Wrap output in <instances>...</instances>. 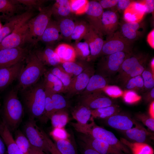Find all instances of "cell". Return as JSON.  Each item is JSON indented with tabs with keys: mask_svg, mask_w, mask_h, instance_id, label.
I'll return each mask as SVG.
<instances>
[{
	"mask_svg": "<svg viewBox=\"0 0 154 154\" xmlns=\"http://www.w3.org/2000/svg\"><path fill=\"white\" fill-rule=\"evenodd\" d=\"M27 64L23 67L18 78L17 89L23 91L37 83L46 70L44 66L34 52L27 55Z\"/></svg>",
	"mask_w": 154,
	"mask_h": 154,
	"instance_id": "cell-1",
	"label": "cell"
},
{
	"mask_svg": "<svg viewBox=\"0 0 154 154\" xmlns=\"http://www.w3.org/2000/svg\"><path fill=\"white\" fill-rule=\"evenodd\" d=\"M90 123L85 125L72 123L71 125L78 132L89 135L93 137L106 142L125 154H130L129 149L117 138L111 131L97 125L93 118L91 117Z\"/></svg>",
	"mask_w": 154,
	"mask_h": 154,
	"instance_id": "cell-2",
	"label": "cell"
},
{
	"mask_svg": "<svg viewBox=\"0 0 154 154\" xmlns=\"http://www.w3.org/2000/svg\"><path fill=\"white\" fill-rule=\"evenodd\" d=\"M24 103L30 119L40 118L44 110L46 94L43 81L23 91Z\"/></svg>",
	"mask_w": 154,
	"mask_h": 154,
	"instance_id": "cell-3",
	"label": "cell"
},
{
	"mask_svg": "<svg viewBox=\"0 0 154 154\" xmlns=\"http://www.w3.org/2000/svg\"><path fill=\"white\" fill-rule=\"evenodd\" d=\"M17 89H12L5 99L3 109V121L10 131L16 130L22 121L23 109L17 94Z\"/></svg>",
	"mask_w": 154,
	"mask_h": 154,
	"instance_id": "cell-4",
	"label": "cell"
},
{
	"mask_svg": "<svg viewBox=\"0 0 154 154\" xmlns=\"http://www.w3.org/2000/svg\"><path fill=\"white\" fill-rule=\"evenodd\" d=\"M148 56L131 52L125 59L118 72V78L124 84L130 78L141 75L146 68Z\"/></svg>",
	"mask_w": 154,
	"mask_h": 154,
	"instance_id": "cell-5",
	"label": "cell"
},
{
	"mask_svg": "<svg viewBox=\"0 0 154 154\" xmlns=\"http://www.w3.org/2000/svg\"><path fill=\"white\" fill-rule=\"evenodd\" d=\"M52 15V6L42 8L38 14L28 21L25 43L36 44L51 19Z\"/></svg>",
	"mask_w": 154,
	"mask_h": 154,
	"instance_id": "cell-6",
	"label": "cell"
},
{
	"mask_svg": "<svg viewBox=\"0 0 154 154\" xmlns=\"http://www.w3.org/2000/svg\"><path fill=\"white\" fill-rule=\"evenodd\" d=\"M29 9L27 14L17 24L12 32L5 38L0 43V50L21 47L25 43L28 21L34 15L32 10Z\"/></svg>",
	"mask_w": 154,
	"mask_h": 154,
	"instance_id": "cell-7",
	"label": "cell"
},
{
	"mask_svg": "<svg viewBox=\"0 0 154 154\" xmlns=\"http://www.w3.org/2000/svg\"><path fill=\"white\" fill-rule=\"evenodd\" d=\"M130 53L120 52L102 56L97 64L96 74L106 78L114 75L118 72L123 61Z\"/></svg>",
	"mask_w": 154,
	"mask_h": 154,
	"instance_id": "cell-8",
	"label": "cell"
},
{
	"mask_svg": "<svg viewBox=\"0 0 154 154\" xmlns=\"http://www.w3.org/2000/svg\"><path fill=\"white\" fill-rule=\"evenodd\" d=\"M132 43L124 38L119 31H116L107 37L99 57L120 52L130 53L132 52Z\"/></svg>",
	"mask_w": 154,
	"mask_h": 154,
	"instance_id": "cell-9",
	"label": "cell"
},
{
	"mask_svg": "<svg viewBox=\"0 0 154 154\" xmlns=\"http://www.w3.org/2000/svg\"><path fill=\"white\" fill-rule=\"evenodd\" d=\"M24 128L25 135L31 145L40 149L46 154H50L47 145L35 119L29 118L25 124Z\"/></svg>",
	"mask_w": 154,
	"mask_h": 154,
	"instance_id": "cell-10",
	"label": "cell"
},
{
	"mask_svg": "<svg viewBox=\"0 0 154 154\" xmlns=\"http://www.w3.org/2000/svg\"><path fill=\"white\" fill-rule=\"evenodd\" d=\"M29 54L26 48L18 47L0 50V68L22 62Z\"/></svg>",
	"mask_w": 154,
	"mask_h": 154,
	"instance_id": "cell-11",
	"label": "cell"
},
{
	"mask_svg": "<svg viewBox=\"0 0 154 154\" xmlns=\"http://www.w3.org/2000/svg\"><path fill=\"white\" fill-rule=\"evenodd\" d=\"M95 72L94 67L91 65L80 74L72 78L66 92L68 97L80 94L86 88L90 78Z\"/></svg>",
	"mask_w": 154,
	"mask_h": 154,
	"instance_id": "cell-12",
	"label": "cell"
},
{
	"mask_svg": "<svg viewBox=\"0 0 154 154\" xmlns=\"http://www.w3.org/2000/svg\"><path fill=\"white\" fill-rule=\"evenodd\" d=\"M104 11L98 1H89L85 12L86 18L91 27L98 34L102 36L101 20Z\"/></svg>",
	"mask_w": 154,
	"mask_h": 154,
	"instance_id": "cell-13",
	"label": "cell"
},
{
	"mask_svg": "<svg viewBox=\"0 0 154 154\" xmlns=\"http://www.w3.org/2000/svg\"><path fill=\"white\" fill-rule=\"evenodd\" d=\"M80 104L93 110L113 105L114 102L109 97L105 95L102 91L81 96Z\"/></svg>",
	"mask_w": 154,
	"mask_h": 154,
	"instance_id": "cell-14",
	"label": "cell"
},
{
	"mask_svg": "<svg viewBox=\"0 0 154 154\" xmlns=\"http://www.w3.org/2000/svg\"><path fill=\"white\" fill-rule=\"evenodd\" d=\"M83 39L88 44L90 54L87 61H94L99 57L104 41L102 36L97 33L90 26L89 30Z\"/></svg>",
	"mask_w": 154,
	"mask_h": 154,
	"instance_id": "cell-15",
	"label": "cell"
},
{
	"mask_svg": "<svg viewBox=\"0 0 154 154\" xmlns=\"http://www.w3.org/2000/svg\"><path fill=\"white\" fill-rule=\"evenodd\" d=\"M81 134L79 137L82 142L101 154H125L106 142L89 135Z\"/></svg>",
	"mask_w": 154,
	"mask_h": 154,
	"instance_id": "cell-16",
	"label": "cell"
},
{
	"mask_svg": "<svg viewBox=\"0 0 154 154\" xmlns=\"http://www.w3.org/2000/svg\"><path fill=\"white\" fill-rule=\"evenodd\" d=\"M23 66L22 62L11 66L0 68V92L18 77Z\"/></svg>",
	"mask_w": 154,
	"mask_h": 154,
	"instance_id": "cell-17",
	"label": "cell"
},
{
	"mask_svg": "<svg viewBox=\"0 0 154 154\" xmlns=\"http://www.w3.org/2000/svg\"><path fill=\"white\" fill-rule=\"evenodd\" d=\"M118 17L113 10L104 11L101 20V31L102 35L109 36L116 32L119 25Z\"/></svg>",
	"mask_w": 154,
	"mask_h": 154,
	"instance_id": "cell-18",
	"label": "cell"
},
{
	"mask_svg": "<svg viewBox=\"0 0 154 154\" xmlns=\"http://www.w3.org/2000/svg\"><path fill=\"white\" fill-rule=\"evenodd\" d=\"M143 24L139 22H125L121 26L120 33L126 39L132 43L141 36L144 33Z\"/></svg>",
	"mask_w": 154,
	"mask_h": 154,
	"instance_id": "cell-19",
	"label": "cell"
},
{
	"mask_svg": "<svg viewBox=\"0 0 154 154\" xmlns=\"http://www.w3.org/2000/svg\"><path fill=\"white\" fill-rule=\"evenodd\" d=\"M0 135L8 154H24L16 143L11 131L3 121L0 122Z\"/></svg>",
	"mask_w": 154,
	"mask_h": 154,
	"instance_id": "cell-20",
	"label": "cell"
},
{
	"mask_svg": "<svg viewBox=\"0 0 154 154\" xmlns=\"http://www.w3.org/2000/svg\"><path fill=\"white\" fill-rule=\"evenodd\" d=\"M62 39L57 22L51 19L40 39L47 45L53 46L56 42Z\"/></svg>",
	"mask_w": 154,
	"mask_h": 154,
	"instance_id": "cell-21",
	"label": "cell"
},
{
	"mask_svg": "<svg viewBox=\"0 0 154 154\" xmlns=\"http://www.w3.org/2000/svg\"><path fill=\"white\" fill-rule=\"evenodd\" d=\"M145 8L139 1H134L123 11V18L127 22H141L145 13Z\"/></svg>",
	"mask_w": 154,
	"mask_h": 154,
	"instance_id": "cell-22",
	"label": "cell"
},
{
	"mask_svg": "<svg viewBox=\"0 0 154 154\" xmlns=\"http://www.w3.org/2000/svg\"><path fill=\"white\" fill-rule=\"evenodd\" d=\"M106 123L110 127L115 129L125 131L132 128L134 120L129 116L119 113L106 119Z\"/></svg>",
	"mask_w": 154,
	"mask_h": 154,
	"instance_id": "cell-23",
	"label": "cell"
},
{
	"mask_svg": "<svg viewBox=\"0 0 154 154\" xmlns=\"http://www.w3.org/2000/svg\"><path fill=\"white\" fill-rule=\"evenodd\" d=\"M54 49L53 46L46 45L43 49L37 50L35 53L44 66L53 67L61 64Z\"/></svg>",
	"mask_w": 154,
	"mask_h": 154,
	"instance_id": "cell-24",
	"label": "cell"
},
{
	"mask_svg": "<svg viewBox=\"0 0 154 154\" xmlns=\"http://www.w3.org/2000/svg\"><path fill=\"white\" fill-rule=\"evenodd\" d=\"M43 83L46 92L50 93L64 92L63 85L60 80L49 70L44 75Z\"/></svg>",
	"mask_w": 154,
	"mask_h": 154,
	"instance_id": "cell-25",
	"label": "cell"
},
{
	"mask_svg": "<svg viewBox=\"0 0 154 154\" xmlns=\"http://www.w3.org/2000/svg\"><path fill=\"white\" fill-rule=\"evenodd\" d=\"M107 84L106 78L99 74H94L90 78L86 88L80 94L81 96L103 91Z\"/></svg>",
	"mask_w": 154,
	"mask_h": 154,
	"instance_id": "cell-26",
	"label": "cell"
},
{
	"mask_svg": "<svg viewBox=\"0 0 154 154\" xmlns=\"http://www.w3.org/2000/svg\"><path fill=\"white\" fill-rule=\"evenodd\" d=\"M135 127L123 131L126 136L129 139L138 143H145L151 133L148 131L143 126L134 120Z\"/></svg>",
	"mask_w": 154,
	"mask_h": 154,
	"instance_id": "cell-27",
	"label": "cell"
},
{
	"mask_svg": "<svg viewBox=\"0 0 154 154\" xmlns=\"http://www.w3.org/2000/svg\"><path fill=\"white\" fill-rule=\"evenodd\" d=\"M54 50L61 64L76 61V52L72 45L65 43H61L57 46Z\"/></svg>",
	"mask_w": 154,
	"mask_h": 154,
	"instance_id": "cell-28",
	"label": "cell"
},
{
	"mask_svg": "<svg viewBox=\"0 0 154 154\" xmlns=\"http://www.w3.org/2000/svg\"><path fill=\"white\" fill-rule=\"evenodd\" d=\"M52 15L57 20L71 17L72 13L69 0H57L52 6Z\"/></svg>",
	"mask_w": 154,
	"mask_h": 154,
	"instance_id": "cell-29",
	"label": "cell"
},
{
	"mask_svg": "<svg viewBox=\"0 0 154 154\" xmlns=\"http://www.w3.org/2000/svg\"><path fill=\"white\" fill-rule=\"evenodd\" d=\"M56 21L62 39L70 42L76 21L71 17L61 19L57 20Z\"/></svg>",
	"mask_w": 154,
	"mask_h": 154,
	"instance_id": "cell-30",
	"label": "cell"
},
{
	"mask_svg": "<svg viewBox=\"0 0 154 154\" xmlns=\"http://www.w3.org/2000/svg\"><path fill=\"white\" fill-rule=\"evenodd\" d=\"M64 70L73 78L80 74L91 64L86 60H78L61 64Z\"/></svg>",
	"mask_w": 154,
	"mask_h": 154,
	"instance_id": "cell-31",
	"label": "cell"
},
{
	"mask_svg": "<svg viewBox=\"0 0 154 154\" xmlns=\"http://www.w3.org/2000/svg\"><path fill=\"white\" fill-rule=\"evenodd\" d=\"M29 11L28 9L21 14L14 15L8 19V21L0 29V43L12 32L17 24L27 14Z\"/></svg>",
	"mask_w": 154,
	"mask_h": 154,
	"instance_id": "cell-32",
	"label": "cell"
},
{
	"mask_svg": "<svg viewBox=\"0 0 154 154\" xmlns=\"http://www.w3.org/2000/svg\"><path fill=\"white\" fill-rule=\"evenodd\" d=\"M119 140L131 151L133 154H154L153 148L146 143L131 142L123 138H120Z\"/></svg>",
	"mask_w": 154,
	"mask_h": 154,
	"instance_id": "cell-33",
	"label": "cell"
},
{
	"mask_svg": "<svg viewBox=\"0 0 154 154\" xmlns=\"http://www.w3.org/2000/svg\"><path fill=\"white\" fill-rule=\"evenodd\" d=\"M72 114L77 123L85 125L88 123V121L91 118V110L80 104L73 111Z\"/></svg>",
	"mask_w": 154,
	"mask_h": 154,
	"instance_id": "cell-34",
	"label": "cell"
},
{
	"mask_svg": "<svg viewBox=\"0 0 154 154\" xmlns=\"http://www.w3.org/2000/svg\"><path fill=\"white\" fill-rule=\"evenodd\" d=\"M120 110L119 106L115 104L96 109L91 110V117L93 118L106 119L119 113Z\"/></svg>",
	"mask_w": 154,
	"mask_h": 154,
	"instance_id": "cell-35",
	"label": "cell"
},
{
	"mask_svg": "<svg viewBox=\"0 0 154 154\" xmlns=\"http://www.w3.org/2000/svg\"><path fill=\"white\" fill-rule=\"evenodd\" d=\"M49 70L61 82L64 87V93H66L70 84L72 77L60 64L53 66Z\"/></svg>",
	"mask_w": 154,
	"mask_h": 154,
	"instance_id": "cell-36",
	"label": "cell"
},
{
	"mask_svg": "<svg viewBox=\"0 0 154 154\" xmlns=\"http://www.w3.org/2000/svg\"><path fill=\"white\" fill-rule=\"evenodd\" d=\"M90 26L84 20L76 21L75 27L71 37V39L75 42H80L89 31Z\"/></svg>",
	"mask_w": 154,
	"mask_h": 154,
	"instance_id": "cell-37",
	"label": "cell"
},
{
	"mask_svg": "<svg viewBox=\"0 0 154 154\" xmlns=\"http://www.w3.org/2000/svg\"><path fill=\"white\" fill-rule=\"evenodd\" d=\"M50 119L53 129L64 128L68 121V114L66 109L59 110L55 112Z\"/></svg>",
	"mask_w": 154,
	"mask_h": 154,
	"instance_id": "cell-38",
	"label": "cell"
},
{
	"mask_svg": "<svg viewBox=\"0 0 154 154\" xmlns=\"http://www.w3.org/2000/svg\"><path fill=\"white\" fill-rule=\"evenodd\" d=\"M20 5L17 0H0V13L11 17L19 9Z\"/></svg>",
	"mask_w": 154,
	"mask_h": 154,
	"instance_id": "cell-39",
	"label": "cell"
},
{
	"mask_svg": "<svg viewBox=\"0 0 154 154\" xmlns=\"http://www.w3.org/2000/svg\"><path fill=\"white\" fill-rule=\"evenodd\" d=\"M53 138L56 148L62 154H77L75 146L68 139Z\"/></svg>",
	"mask_w": 154,
	"mask_h": 154,
	"instance_id": "cell-40",
	"label": "cell"
},
{
	"mask_svg": "<svg viewBox=\"0 0 154 154\" xmlns=\"http://www.w3.org/2000/svg\"><path fill=\"white\" fill-rule=\"evenodd\" d=\"M76 52V58L79 60L87 61L90 54L88 44L85 41L75 42L72 45Z\"/></svg>",
	"mask_w": 154,
	"mask_h": 154,
	"instance_id": "cell-41",
	"label": "cell"
},
{
	"mask_svg": "<svg viewBox=\"0 0 154 154\" xmlns=\"http://www.w3.org/2000/svg\"><path fill=\"white\" fill-rule=\"evenodd\" d=\"M15 140L18 147L24 154H30V143L28 139L20 130H16Z\"/></svg>",
	"mask_w": 154,
	"mask_h": 154,
	"instance_id": "cell-42",
	"label": "cell"
},
{
	"mask_svg": "<svg viewBox=\"0 0 154 154\" xmlns=\"http://www.w3.org/2000/svg\"><path fill=\"white\" fill-rule=\"evenodd\" d=\"M89 1L87 0H69L72 13L77 15L85 14Z\"/></svg>",
	"mask_w": 154,
	"mask_h": 154,
	"instance_id": "cell-43",
	"label": "cell"
},
{
	"mask_svg": "<svg viewBox=\"0 0 154 154\" xmlns=\"http://www.w3.org/2000/svg\"><path fill=\"white\" fill-rule=\"evenodd\" d=\"M46 97L44 113L40 118V121L46 123L50 119L52 115L54 113V107L50 94L45 92Z\"/></svg>",
	"mask_w": 154,
	"mask_h": 154,
	"instance_id": "cell-44",
	"label": "cell"
},
{
	"mask_svg": "<svg viewBox=\"0 0 154 154\" xmlns=\"http://www.w3.org/2000/svg\"><path fill=\"white\" fill-rule=\"evenodd\" d=\"M49 93L52 101L54 112L59 110L66 109L68 107V103L62 95L60 93Z\"/></svg>",
	"mask_w": 154,
	"mask_h": 154,
	"instance_id": "cell-45",
	"label": "cell"
},
{
	"mask_svg": "<svg viewBox=\"0 0 154 154\" xmlns=\"http://www.w3.org/2000/svg\"><path fill=\"white\" fill-rule=\"evenodd\" d=\"M143 78L144 87L147 90H150L154 88V79L152 71L149 69L146 68L141 74Z\"/></svg>",
	"mask_w": 154,
	"mask_h": 154,
	"instance_id": "cell-46",
	"label": "cell"
},
{
	"mask_svg": "<svg viewBox=\"0 0 154 154\" xmlns=\"http://www.w3.org/2000/svg\"><path fill=\"white\" fill-rule=\"evenodd\" d=\"M39 129L44 140L47 145L50 154H62L44 131L39 127Z\"/></svg>",
	"mask_w": 154,
	"mask_h": 154,
	"instance_id": "cell-47",
	"label": "cell"
},
{
	"mask_svg": "<svg viewBox=\"0 0 154 154\" xmlns=\"http://www.w3.org/2000/svg\"><path fill=\"white\" fill-rule=\"evenodd\" d=\"M135 117L137 120L141 122L150 130L154 131V119L144 114H137Z\"/></svg>",
	"mask_w": 154,
	"mask_h": 154,
	"instance_id": "cell-48",
	"label": "cell"
},
{
	"mask_svg": "<svg viewBox=\"0 0 154 154\" xmlns=\"http://www.w3.org/2000/svg\"><path fill=\"white\" fill-rule=\"evenodd\" d=\"M17 1L20 4H22L26 6L28 8V9H32L35 8L41 9V6L47 1L44 0H17Z\"/></svg>",
	"mask_w": 154,
	"mask_h": 154,
	"instance_id": "cell-49",
	"label": "cell"
},
{
	"mask_svg": "<svg viewBox=\"0 0 154 154\" xmlns=\"http://www.w3.org/2000/svg\"><path fill=\"white\" fill-rule=\"evenodd\" d=\"M107 95L113 98L118 97L123 94L121 89L116 86H107L103 90Z\"/></svg>",
	"mask_w": 154,
	"mask_h": 154,
	"instance_id": "cell-50",
	"label": "cell"
},
{
	"mask_svg": "<svg viewBox=\"0 0 154 154\" xmlns=\"http://www.w3.org/2000/svg\"><path fill=\"white\" fill-rule=\"evenodd\" d=\"M129 91L125 93L123 99L127 104H132L136 102L140 99V97L134 91L132 90Z\"/></svg>",
	"mask_w": 154,
	"mask_h": 154,
	"instance_id": "cell-51",
	"label": "cell"
},
{
	"mask_svg": "<svg viewBox=\"0 0 154 154\" xmlns=\"http://www.w3.org/2000/svg\"><path fill=\"white\" fill-rule=\"evenodd\" d=\"M50 134L52 138L68 139V134L64 128H54Z\"/></svg>",
	"mask_w": 154,
	"mask_h": 154,
	"instance_id": "cell-52",
	"label": "cell"
},
{
	"mask_svg": "<svg viewBox=\"0 0 154 154\" xmlns=\"http://www.w3.org/2000/svg\"><path fill=\"white\" fill-rule=\"evenodd\" d=\"M139 1L145 7V14L151 13L153 12L154 0H144L140 1Z\"/></svg>",
	"mask_w": 154,
	"mask_h": 154,
	"instance_id": "cell-53",
	"label": "cell"
},
{
	"mask_svg": "<svg viewBox=\"0 0 154 154\" xmlns=\"http://www.w3.org/2000/svg\"><path fill=\"white\" fill-rule=\"evenodd\" d=\"M129 0H117L116 7L118 10L124 11L133 2Z\"/></svg>",
	"mask_w": 154,
	"mask_h": 154,
	"instance_id": "cell-54",
	"label": "cell"
},
{
	"mask_svg": "<svg viewBox=\"0 0 154 154\" xmlns=\"http://www.w3.org/2000/svg\"><path fill=\"white\" fill-rule=\"evenodd\" d=\"M117 0H101L98 2L103 9L116 7Z\"/></svg>",
	"mask_w": 154,
	"mask_h": 154,
	"instance_id": "cell-55",
	"label": "cell"
},
{
	"mask_svg": "<svg viewBox=\"0 0 154 154\" xmlns=\"http://www.w3.org/2000/svg\"><path fill=\"white\" fill-rule=\"evenodd\" d=\"M81 147L82 154H101L82 142Z\"/></svg>",
	"mask_w": 154,
	"mask_h": 154,
	"instance_id": "cell-56",
	"label": "cell"
},
{
	"mask_svg": "<svg viewBox=\"0 0 154 154\" xmlns=\"http://www.w3.org/2000/svg\"><path fill=\"white\" fill-rule=\"evenodd\" d=\"M125 85L126 88L128 90H131L136 88L135 77L129 79Z\"/></svg>",
	"mask_w": 154,
	"mask_h": 154,
	"instance_id": "cell-57",
	"label": "cell"
},
{
	"mask_svg": "<svg viewBox=\"0 0 154 154\" xmlns=\"http://www.w3.org/2000/svg\"><path fill=\"white\" fill-rule=\"evenodd\" d=\"M147 41L149 45L153 49L154 48V29H153L148 34L147 37Z\"/></svg>",
	"mask_w": 154,
	"mask_h": 154,
	"instance_id": "cell-58",
	"label": "cell"
},
{
	"mask_svg": "<svg viewBox=\"0 0 154 154\" xmlns=\"http://www.w3.org/2000/svg\"><path fill=\"white\" fill-rule=\"evenodd\" d=\"M136 84V88H142L144 87V83L141 75L134 77Z\"/></svg>",
	"mask_w": 154,
	"mask_h": 154,
	"instance_id": "cell-59",
	"label": "cell"
},
{
	"mask_svg": "<svg viewBox=\"0 0 154 154\" xmlns=\"http://www.w3.org/2000/svg\"><path fill=\"white\" fill-rule=\"evenodd\" d=\"M29 152L30 154H46L41 150L32 146L31 144Z\"/></svg>",
	"mask_w": 154,
	"mask_h": 154,
	"instance_id": "cell-60",
	"label": "cell"
},
{
	"mask_svg": "<svg viewBox=\"0 0 154 154\" xmlns=\"http://www.w3.org/2000/svg\"><path fill=\"white\" fill-rule=\"evenodd\" d=\"M145 100L147 102L153 101L154 98V88H153L149 91L147 96L145 97Z\"/></svg>",
	"mask_w": 154,
	"mask_h": 154,
	"instance_id": "cell-61",
	"label": "cell"
},
{
	"mask_svg": "<svg viewBox=\"0 0 154 154\" xmlns=\"http://www.w3.org/2000/svg\"><path fill=\"white\" fill-rule=\"evenodd\" d=\"M6 150L4 143L0 137V154H7V152Z\"/></svg>",
	"mask_w": 154,
	"mask_h": 154,
	"instance_id": "cell-62",
	"label": "cell"
},
{
	"mask_svg": "<svg viewBox=\"0 0 154 154\" xmlns=\"http://www.w3.org/2000/svg\"><path fill=\"white\" fill-rule=\"evenodd\" d=\"M154 101H153L150 105L149 109V116L151 118L154 119Z\"/></svg>",
	"mask_w": 154,
	"mask_h": 154,
	"instance_id": "cell-63",
	"label": "cell"
},
{
	"mask_svg": "<svg viewBox=\"0 0 154 154\" xmlns=\"http://www.w3.org/2000/svg\"><path fill=\"white\" fill-rule=\"evenodd\" d=\"M1 24H0V29H1Z\"/></svg>",
	"mask_w": 154,
	"mask_h": 154,
	"instance_id": "cell-64",
	"label": "cell"
}]
</instances>
